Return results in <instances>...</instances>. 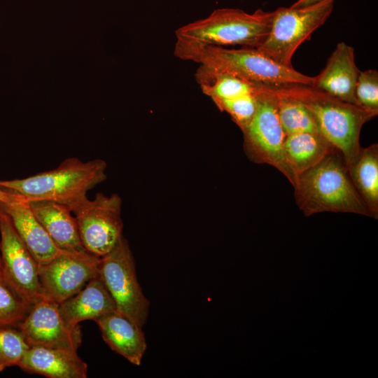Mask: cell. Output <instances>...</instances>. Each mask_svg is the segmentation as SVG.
Masks as SVG:
<instances>
[{"label":"cell","instance_id":"cell-1","mask_svg":"<svg viewBox=\"0 0 378 378\" xmlns=\"http://www.w3.org/2000/svg\"><path fill=\"white\" fill-rule=\"evenodd\" d=\"M174 52L183 60L236 76L253 84L272 87L290 84L311 86L312 83V77L276 62L256 48H230L176 41Z\"/></svg>","mask_w":378,"mask_h":378},{"label":"cell","instance_id":"cell-2","mask_svg":"<svg viewBox=\"0 0 378 378\" xmlns=\"http://www.w3.org/2000/svg\"><path fill=\"white\" fill-rule=\"evenodd\" d=\"M296 204L305 216L323 211L371 216L350 178L344 157L335 148L297 176Z\"/></svg>","mask_w":378,"mask_h":378},{"label":"cell","instance_id":"cell-3","mask_svg":"<svg viewBox=\"0 0 378 378\" xmlns=\"http://www.w3.org/2000/svg\"><path fill=\"white\" fill-rule=\"evenodd\" d=\"M272 88L299 100L309 109L320 134L341 152L348 167L360 148L359 138L363 125L378 113L309 85L290 84Z\"/></svg>","mask_w":378,"mask_h":378},{"label":"cell","instance_id":"cell-4","mask_svg":"<svg viewBox=\"0 0 378 378\" xmlns=\"http://www.w3.org/2000/svg\"><path fill=\"white\" fill-rule=\"evenodd\" d=\"M106 163L77 158L64 160L54 169L12 180H0V188L27 200H49L71 208L87 198V192L106 178Z\"/></svg>","mask_w":378,"mask_h":378},{"label":"cell","instance_id":"cell-5","mask_svg":"<svg viewBox=\"0 0 378 378\" xmlns=\"http://www.w3.org/2000/svg\"><path fill=\"white\" fill-rule=\"evenodd\" d=\"M273 12L239 8L214 10L209 16L185 24L175 31L176 41L206 46L257 48L269 34Z\"/></svg>","mask_w":378,"mask_h":378},{"label":"cell","instance_id":"cell-6","mask_svg":"<svg viewBox=\"0 0 378 378\" xmlns=\"http://www.w3.org/2000/svg\"><path fill=\"white\" fill-rule=\"evenodd\" d=\"M335 0H321L302 7H280L273 11L268 36L256 48L276 62L292 66L298 48L330 15Z\"/></svg>","mask_w":378,"mask_h":378},{"label":"cell","instance_id":"cell-7","mask_svg":"<svg viewBox=\"0 0 378 378\" xmlns=\"http://www.w3.org/2000/svg\"><path fill=\"white\" fill-rule=\"evenodd\" d=\"M97 273L117 312L143 328L148 318L150 301L138 281L134 258L126 239L122 237L109 253L99 258Z\"/></svg>","mask_w":378,"mask_h":378},{"label":"cell","instance_id":"cell-8","mask_svg":"<svg viewBox=\"0 0 378 378\" xmlns=\"http://www.w3.org/2000/svg\"><path fill=\"white\" fill-rule=\"evenodd\" d=\"M255 85L256 111L251 120L241 130L245 152L253 162L277 169L293 186L295 179L284 157L286 134L279 118L276 97L267 86Z\"/></svg>","mask_w":378,"mask_h":378},{"label":"cell","instance_id":"cell-9","mask_svg":"<svg viewBox=\"0 0 378 378\" xmlns=\"http://www.w3.org/2000/svg\"><path fill=\"white\" fill-rule=\"evenodd\" d=\"M71 211L76 220L82 245L91 255L103 257L122 237V200L118 194L97 193L94 200L87 197L74 204Z\"/></svg>","mask_w":378,"mask_h":378},{"label":"cell","instance_id":"cell-10","mask_svg":"<svg viewBox=\"0 0 378 378\" xmlns=\"http://www.w3.org/2000/svg\"><path fill=\"white\" fill-rule=\"evenodd\" d=\"M0 236V276L22 299L33 305L43 298L38 265L1 207Z\"/></svg>","mask_w":378,"mask_h":378},{"label":"cell","instance_id":"cell-11","mask_svg":"<svg viewBox=\"0 0 378 378\" xmlns=\"http://www.w3.org/2000/svg\"><path fill=\"white\" fill-rule=\"evenodd\" d=\"M99 258L88 253L62 251L48 262L38 265V275L43 298L59 304L74 295L98 276Z\"/></svg>","mask_w":378,"mask_h":378},{"label":"cell","instance_id":"cell-12","mask_svg":"<svg viewBox=\"0 0 378 378\" xmlns=\"http://www.w3.org/2000/svg\"><path fill=\"white\" fill-rule=\"evenodd\" d=\"M18 328L30 346H38L76 351L80 346V326L70 327L64 322L58 304L43 298L34 304Z\"/></svg>","mask_w":378,"mask_h":378},{"label":"cell","instance_id":"cell-13","mask_svg":"<svg viewBox=\"0 0 378 378\" xmlns=\"http://www.w3.org/2000/svg\"><path fill=\"white\" fill-rule=\"evenodd\" d=\"M359 73L355 62L354 48L344 42H340L328 58L325 68L316 76L312 77L311 87L344 102L358 105L355 90Z\"/></svg>","mask_w":378,"mask_h":378},{"label":"cell","instance_id":"cell-14","mask_svg":"<svg viewBox=\"0 0 378 378\" xmlns=\"http://www.w3.org/2000/svg\"><path fill=\"white\" fill-rule=\"evenodd\" d=\"M0 207L9 216L16 232L38 265L48 262L64 251L52 240L24 197L20 196L10 202H0Z\"/></svg>","mask_w":378,"mask_h":378},{"label":"cell","instance_id":"cell-15","mask_svg":"<svg viewBox=\"0 0 378 378\" xmlns=\"http://www.w3.org/2000/svg\"><path fill=\"white\" fill-rule=\"evenodd\" d=\"M18 366L24 372L48 378H86L88 365L77 351L32 346Z\"/></svg>","mask_w":378,"mask_h":378},{"label":"cell","instance_id":"cell-16","mask_svg":"<svg viewBox=\"0 0 378 378\" xmlns=\"http://www.w3.org/2000/svg\"><path fill=\"white\" fill-rule=\"evenodd\" d=\"M58 309L66 325L72 328L82 321H94L117 312L112 297L98 276L74 295L58 304Z\"/></svg>","mask_w":378,"mask_h":378},{"label":"cell","instance_id":"cell-17","mask_svg":"<svg viewBox=\"0 0 378 378\" xmlns=\"http://www.w3.org/2000/svg\"><path fill=\"white\" fill-rule=\"evenodd\" d=\"M28 202L34 214L59 248L88 253L82 245L76 218L68 206L49 200Z\"/></svg>","mask_w":378,"mask_h":378},{"label":"cell","instance_id":"cell-18","mask_svg":"<svg viewBox=\"0 0 378 378\" xmlns=\"http://www.w3.org/2000/svg\"><path fill=\"white\" fill-rule=\"evenodd\" d=\"M109 347L130 363L140 365L147 349L142 328L118 312L94 321Z\"/></svg>","mask_w":378,"mask_h":378},{"label":"cell","instance_id":"cell-19","mask_svg":"<svg viewBox=\"0 0 378 378\" xmlns=\"http://www.w3.org/2000/svg\"><path fill=\"white\" fill-rule=\"evenodd\" d=\"M334 148L319 132L286 135L284 144V157L295 181L298 176L316 165Z\"/></svg>","mask_w":378,"mask_h":378},{"label":"cell","instance_id":"cell-20","mask_svg":"<svg viewBox=\"0 0 378 378\" xmlns=\"http://www.w3.org/2000/svg\"><path fill=\"white\" fill-rule=\"evenodd\" d=\"M350 178L370 215L378 214V145L360 147L347 167Z\"/></svg>","mask_w":378,"mask_h":378},{"label":"cell","instance_id":"cell-21","mask_svg":"<svg viewBox=\"0 0 378 378\" xmlns=\"http://www.w3.org/2000/svg\"><path fill=\"white\" fill-rule=\"evenodd\" d=\"M267 87L276 97L279 118L286 136L300 132H319L312 114L301 102Z\"/></svg>","mask_w":378,"mask_h":378},{"label":"cell","instance_id":"cell-22","mask_svg":"<svg viewBox=\"0 0 378 378\" xmlns=\"http://www.w3.org/2000/svg\"><path fill=\"white\" fill-rule=\"evenodd\" d=\"M32 305L22 299L0 276V327H17Z\"/></svg>","mask_w":378,"mask_h":378},{"label":"cell","instance_id":"cell-23","mask_svg":"<svg viewBox=\"0 0 378 378\" xmlns=\"http://www.w3.org/2000/svg\"><path fill=\"white\" fill-rule=\"evenodd\" d=\"M29 347L18 328L0 327V372L18 366Z\"/></svg>","mask_w":378,"mask_h":378},{"label":"cell","instance_id":"cell-24","mask_svg":"<svg viewBox=\"0 0 378 378\" xmlns=\"http://www.w3.org/2000/svg\"><path fill=\"white\" fill-rule=\"evenodd\" d=\"M217 107L227 112L242 130L253 118L257 108L256 90L237 98L222 100L215 103Z\"/></svg>","mask_w":378,"mask_h":378},{"label":"cell","instance_id":"cell-25","mask_svg":"<svg viewBox=\"0 0 378 378\" xmlns=\"http://www.w3.org/2000/svg\"><path fill=\"white\" fill-rule=\"evenodd\" d=\"M355 97L360 107L378 113V71L368 69L359 73Z\"/></svg>","mask_w":378,"mask_h":378},{"label":"cell","instance_id":"cell-26","mask_svg":"<svg viewBox=\"0 0 378 378\" xmlns=\"http://www.w3.org/2000/svg\"><path fill=\"white\" fill-rule=\"evenodd\" d=\"M21 195L0 188V202H7L18 199Z\"/></svg>","mask_w":378,"mask_h":378},{"label":"cell","instance_id":"cell-27","mask_svg":"<svg viewBox=\"0 0 378 378\" xmlns=\"http://www.w3.org/2000/svg\"><path fill=\"white\" fill-rule=\"evenodd\" d=\"M321 0H298L291 6L292 7H302L308 5H311L318 2Z\"/></svg>","mask_w":378,"mask_h":378},{"label":"cell","instance_id":"cell-28","mask_svg":"<svg viewBox=\"0 0 378 378\" xmlns=\"http://www.w3.org/2000/svg\"><path fill=\"white\" fill-rule=\"evenodd\" d=\"M0 275H1V254H0Z\"/></svg>","mask_w":378,"mask_h":378}]
</instances>
